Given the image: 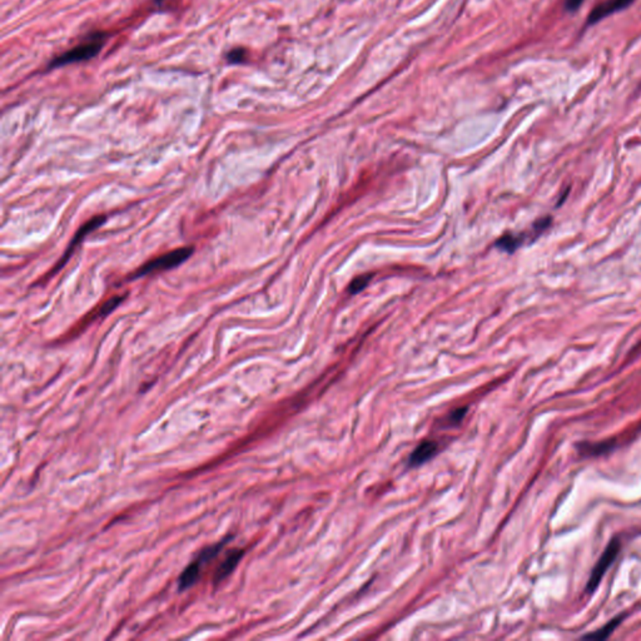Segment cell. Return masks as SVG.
I'll return each instance as SVG.
<instances>
[{
	"label": "cell",
	"instance_id": "1",
	"mask_svg": "<svg viewBox=\"0 0 641 641\" xmlns=\"http://www.w3.org/2000/svg\"><path fill=\"white\" fill-rule=\"evenodd\" d=\"M193 246L172 249L170 252H165L143 263L138 270H135L132 273V276H129V279H140V277H145L149 274H156V273L164 272L172 268H176V267L181 266L183 262H186L193 254Z\"/></svg>",
	"mask_w": 641,
	"mask_h": 641
},
{
	"label": "cell",
	"instance_id": "2",
	"mask_svg": "<svg viewBox=\"0 0 641 641\" xmlns=\"http://www.w3.org/2000/svg\"><path fill=\"white\" fill-rule=\"evenodd\" d=\"M107 36H108L104 34V33L91 34L89 36V39H87L85 42L79 43L77 47H74V48L68 50L66 53H63V54L57 57L53 61H50L48 71L49 69L68 66V64H73V63H77V61H91L103 48L104 44L107 42Z\"/></svg>",
	"mask_w": 641,
	"mask_h": 641
},
{
	"label": "cell",
	"instance_id": "3",
	"mask_svg": "<svg viewBox=\"0 0 641 641\" xmlns=\"http://www.w3.org/2000/svg\"><path fill=\"white\" fill-rule=\"evenodd\" d=\"M551 222H552L551 217L540 218L533 224V228L527 232H522L519 235H505L501 237L496 242V247L502 251H506L508 253H513L524 243L533 242L550 227Z\"/></svg>",
	"mask_w": 641,
	"mask_h": 641
},
{
	"label": "cell",
	"instance_id": "4",
	"mask_svg": "<svg viewBox=\"0 0 641 641\" xmlns=\"http://www.w3.org/2000/svg\"><path fill=\"white\" fill-rule=\"evenodd\" d=\"M620 549H621V543H620V540L617 538H612L610 543H609V545L606 546V549L604 550V552H603V555L600 557L599 561L594 566L591 575H590L589 581H587V594H593L594 591L598 589L600 582L603 580V577L605 576L606 571L609 570L611 565L617 560V555H619V552H620Z\"/></svg>",
	"mask_w": 641,
	"mask_h": 641
},
{
	"label": "cell",
	"instance_id": "5",
	"mask_svg": "<svg viewBox=\"0 0 641 641\" xmlns=\"http://www.w3.org/2000/svg\"><path fill=\"white\" fill-rule=\"evenodd\" d=\"M105 219H107L105 216H97V217L89 219L88 222H85V223L79 228L78 232L75 233V236L73 237L72 242L69 243V247H68L67 251L63 254L61 260H59V262L55 265L54 268L47 274L45 281L50 279V277H53L55 273L59 272L61 268L66 266L68 260L72 257L73 252L75 251V249H77L79 244L82 243V241L84 240V237L87 236V235H89L93 230H97L98 227H101V226L105 222Z\"/></svg>",
	"mask_w": 641,
	"mask_h": 641
},
{
	"label": "cell",
	"instance_id": "6",
	"mask_svg": "<svg viewBox=\"0 0 641 641\" xmlns=\"http://www.w3.org/2000/svg\"><path fill=\"white\" fill-rule=\"evenodd\" d=\"M127 297V293H123V295H115V296L109 297L108 300H105L104 302L99 303L97 307L91 309L89 314L85 315L84 318L79 322L77 326L73 328V332L78 333L80 331H84L87 327L89 326L93 322L99 320L101 317H104V316H108L109 314H112L119 304H121Z\"/></svg>",
	"mask_w": 641,
	"mask_h": 641
},
{
	"label": "cell",
	"instance_id": "7",
	"mask_svg": "<svg viewBox=\"0 0 641 641\" xmlns=\"http://www.w3.org/2000/svg\"><path fill=\"white\" fill-rule=\"evenodd\" d=\"M634 1L635 0H607L605 3L596 6L593 12L590 13V15L587 18V23L589 24H595V23H598L600 20H603V19L609 17L614 13L624 10L625 8L631 6Z\"/></svg>",
	"mask_w": 641,
	"mask_h": 641
},
{
	"label": "cell",
	"instance_id": "8",
	"mask_svg": "<svg viewBox=\"0 0 641 641\" xmlns=\"http://www.w3.org/2000/svg\"><path fill=\"white\" fill-rule=\"evenodd\" d=\"M243 555H244V551L242 549H232L230 550V552L226 555V557L223 559V561L219 563L217 570H216V574H214V584H218L221 581L226 579L228 575L236 569L237 565L241 561Z\"/></svg>",
	"mask_w": 641,
	"mask_h": 641
},
{
	"label": "cell",
	"instance_id": "9",
	"mask_svg": "<svg viewBox=\"0 0 641 641\" xmlns=\"http://www.w3.org/2000/svg\"><path fill=\"white\" fill-rule=\"evenodd\" d=\"M436 451H437V445H436L435 442H422L412 452L411 457H410V464L412 466L422 465L424 462L429 460L436 454Z\"/></svg>",
	"mask_w": 641,
	"mask_h": 641
},
{
	"label": "cell",
	"instance_id": "10",
	"mask_svg": "<svg viewBox=\"0 0 641 641\" xmlns=\"http://www.w3.org/2000/svg\"><path fill=\"white\" fill-rule=\"evenodd\" d=\"M624 617H625L624 615L623 617L620 615V617L612 619L609 623L605 624L603 628L595 630L591 634H587V635L582 636V639H591V640H604V639H607V638L612 634V631L617 629L620 624L623 623Z\"/></svg>",
	"mask_w": 641,
	"mask_h": 641
},
{
	"label": "cell",
	"instance_id": "11",
	"mask_svg": "<svg viewBox=\"0 0 641 641\" xmlns=\"http://www.w3.org/2000/svg\"><path fill=\"white\" fill-rule=\"evenodd\" d=\"M369 279L371 276H362V277H357L351 285H350V293H358L360 290H362L367 283H369Z\"/></svg>",
	"mask_w": 641,
	"mask_h": 641
},
{
	"label": "cell",
	"instance_id": "12",
	"mask_svg": "<svg viewBox=\"0 0 641 641\" xmlns=\"http://www.w3.org/2000/svg\"><path fill=\"white\" fill-rule=\"evenodd\" d=\"M246 59V50L244 49H233L227 54V61L230 63H241Z\"/></svg>",
	"mask_w": 641,
	"mask_h": 641
},
{
	"label": "cell",
	"instance_id": "13",
	"mask_svg": "<svg viewBox=\"0 0 641 641\" xmlns=\"http://www.w3.org/2000/svg\"><path fill=\"white\" fill-rule=\"evenodd\" d=\"M585 0H565V8L569 12H576Z\"/></svg>",
	"mask_w": 641,
	"mask_h": 641
}]
</instances>
